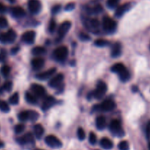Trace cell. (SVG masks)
I'll list each match as a JSON object with an SVG mask.
<instances>
[{"label": "cell", "mask_w": 150, "mask_h": 150, "mask_svg": "<svg viewBox=\"0 0 150 150\" xmlns=\"http://www.w3.org/2000/svg\"><path fill=\"white\" fill-rule=\"evenodd\" d=\"M125 70H126V67L122 63H116V64L112 66L111 69H110V70L113 73H118L119 75L121 74L122 72L124 71Z\"/></svg>", "instance_id": "cell-23"}, {"label": "cell", "mask_w": 150, "mask_h": 150, "mask_svg": "<svg viewBox=\"0 0 150 150\" xmlns=\"http://www.w3.org/2000/svg\"><path fill=\"white\" fill-rule=\"evenodd\" d=\"M28 112H29V120L35 122L39 117V114L37 111H33V110H29Z\"/></svg>", "instance_id": "cell-32"}, {"label": "cell", "mask_w": 150, "mask_h": 150, "mask_svg": "<svg viewBox=\"0 0 150 150\" xmlns=\"http://www.w3.org/2000/svg\"><path fill=\"white\" fill-rule=\"evenodd\" d=\"M116 107V103L112 100H105L103 101L100 105H97V108L99 110L104 111V112H108L114 110Z\"/></svg>", "instance_id": "cell-8"}, {"label": "cell", "mask_w": 150, "mask_h": 150, "mask_svg": "<svg viewBox=\"0 0 150 150\" xmlns=\"http://www.w3.org/2000/svg\"><path fill=\"white\" fill-rule=\"evenodd\" d=\"M102 26L104 30L107 33H113L116 31L117 23L111 18L105 16L102 19Z\"/></svg>", "instance_id": "cell-5"}, {"label": "cell", "mask_w": 150, "mask_h": 150, "mask_svg": "<svg viewBox=\"0 0 150 150\" xmlns=\"http://www.w3.org/2000/svg\"><path fill=\"white\" fill-rule=\"evenodd\" d=\"M60 10H61V5L60 4H56V5L53 6L51 12L53 15H55L58 13L60 11Z\"/></svg>", "instance_id": "cell-44"}, {"label": "cell", "mask_w": 150, "mask_h": 150, "mask_svg": "<svg viewBox=\"0 0 150 150\" xmlns=\"http://www.w3.org/2000/svg\"><path fill=\"white\" fill-rule=\"evenodd\" d=\"M148 147H149V149L150 150V142L149 143V144H148Z\"/></svg>", "instance_id": "cell-52"}, {"label": "cell", "mask_w": 150, "mask_h": 150, "mask_svg": "<svg viewBox=\"0 0 150 150\" xmlns=\"http://www.w3.org/2000/svg\"><path fill=\"white\" fill-rule=\"evenodd\" d=\"M35 32L34 31H27L21 35V40L26 44H32L35 42Z\"/></svg>", "instance_id": "cell-14"}, {"label": "cell", "mask_w": 150, "mask_h": 150, "mask_svg": "<svg viewBox=\"0 0 150 150\" xmlns=\"http://www.w3.org/2000/svg\"><path fill=\"white\" fill-rule=\"evenodd\" d=\"M119 0H107V6L110 9H113L118 5Z\"/></svg>", "instance_id": "cell-40"}, {"label": "cell", "mask_w": 150, "mask_h": 150, "mask_svg": "<svg viewBox=\"0 0 150 150\" xmlns=\"http://www.w3.org/2000/svg\"><path fill=\"white\" fill-rule=\"evenodd\" d=\"M24 98H25V100H26V101L28 103L32 104V105H34V104L37 103L36 97H35L34 95H32V93H30V92H25Z\"/></svg>", "instance_id": "cell-24"}, {"label": "cell", "mask_w": 150, "mask_h": 150, "mask_svg": "<svg viewBox=\"0 0 150 150\" xmlns=\"http://www.w3.org/2000/svg\"><path fill=\"white\" fill-rule=\"evenodd\" d=\"M131 7V4L130 3H124L122 5H120L119 7H117L116 12H115V16L117 18H120L126 13V11L130 9Z\"/></svg>", "instance_id": "cell-17"}, {"label": "cell", "mask_w": 150, "mask_h": 150, "mask_svg": "<svg viewBox=\"0 0 150 150\" xmlns=\"http://www.w3.org/2000/svg\"><path fill=\"white\" fill-rule=\"evenodd\" d=\"M35 150H41V149H35Z\"/></svg>", "instance_id": "cell-53"}, {"label": "cell", "mask_w": 150, "mask_h": 150, "mask_svg": "<svg viewBox=\"0 0 150 150\" xmlns=\"http://www.w3.org/2000/svg\"><path fill=\"white\" fill-rule=\"evenodd\" d=\"M56 71H57V69L56 67H52V68H50L49 70H47L46 71H44L42 73H38V74L35 76L37 79L41 81H44L46 80V79L51 78L54 74H55Z\"/></svg>", "instance_id": "cell-13"}, {"label": "cell", "mask_w": 150, "mask_h": 150, "mask_svg": "<svg viewBox=\"0 0 150 150\" xmlns=\"http://www.w3.org/2000/svg\"><path fill=\"white\" fill-rule=\"evenodd\" d=\"M88 141H89V143L91 145H95L97 142V138L96 136L94 133L91 132L89 134V138H88Z\"/></svg>", "instance_id": "cell-39"}, {"label": "cell", "mask_w": 150, "mask_h": 150, "mask_svg": "<svg viewBox=\"0 0 150 150\" xmlns=\"http://www.w3.org/2000/svg\"><path fill=\"white\" fill-rule=\"evenodd\" d=\"M88 26L91 29H98L99 27V21L96 18H91L88 21Z\"/></svg>", "instance_id": "cell-27"}, {"label": "cell", "mask_w": 150, "mask_h": 150, "mask_svg": "<svg viewBox=\"0 0 150 150\" xmlns=\"http://www.w3.org/2000/svg\"><path fill=\"white\" fill-rule=\"evenodd\" d=\"M10 3H14L16 1V0H8Z\"/></svg>", "instance_id": "cell-51"}, {"label": "cell", "mask_w": 150, "mask_h": 150, "mask_svg": "<svg viewBox=\"0 0 150 150\" xmlns=\"http://www.w3.org/2000/svg\"><path fill=\"white\" fill-rule=\"evenodd\" d=\"M109 44V42L107 40L104 39H97L94 41V45L97 47H104L107 46Z\"/></svg>", "instance_id": "cell-31"}, {"label": "cell", "mask_w": 150, "mask_h": 150, "mask_svg": "<svg viewBox=\"0 0 150 150\" xmlns=\"http://www.w3.org/2000/svg\"><path fill=\"white\" fill-rule=\"evenodd\" d=\"M99 144L101 148L106 150H110L113 147V143L108 138H102L100 140Z\"/></svg>", "instance_id": "cell-20"}, {"label": "cell", "mask_w": 150, "mask_h": 150, "mask_svg": "<svg viewBox=\"0 0 150 150\" xmlns=\"http://www.w3.org/2000/svg\"><path fill=\"white\" fill-rule=\"evenodd\" d=\"M45 143L49 147L53 148V149H59L62 147V145H63L60 139L53 135H49L45 138Z\"/></svg>", "instance_id": "cell-6"}, {"label": "cell", "mask_w": 150, "mask_h": 150, "mask_svg": "<svg viewBox=\"0 0 150 150\" xmlns=\"http://www.w3.org/2000/svg\"><path fill=\"white\" fill-rule=\"evenodd\" d=\"M7 11V7L4 4L0 2V14H3V13H6Z\"/></svg>", "instance_id": "cell-47"}, {"label": "cell", "mask_w": 150, "mask_h": 150, "mask_svg": "<svg viewBox=\"0 0 150 150\" xmlns=\"http://www.w3.org/2000/svg\"><path fill=\"white\" fill-rule=\"evenodd\" d=\"M110 131L112 134L117 137H122L124 136V131L122 128L121 122L118 120H113L110 124Z\"/></svg>", "instance_id": "cell-1"}, {"label": "cell", "mask_w": 150, "mask_h": 150, "mask_svg": "<svg viewBox=\"0 0 150 150\" xmlns=\"http://www.w3.org/2000/svg\"><path fill=\"white\" fill-rule=\"evenodd\" d=\"M10 13H11L12 16L16 18H20L24 17L26 15V12L20 6H16V7H13L10 9Z\"/></svg>", "instance_id": "cell-16"}, {"label": "cell", "mask_w": 150, "mask_h": 150, "mask_svg": "<svg viewBox=\"0 0 150 150\" xmlns=\"http://www.w3.org/2000/svg\"><path fill=\"white\" fill-rule=\"evenodd\" d=\"M107 90V86L104 82L100 81L98 82L96 85V88L95 90L92 92V97L96 98V100H100L104 96Z\"/></svg>", "instance_id": "cell-4"}, {"label": "cell", "mask_w": 150, "mask_h": 150, "mask_svg": "<svg viewBox=\"0 0 150 150\" xmlns=\"http://www.w3.org/2000/svg\"><path fill=\"white\" fill-rule=\"evenodd\" d=\"M25 129L24 125L23 124H18L15 126L14 127V131L16 134H21L24 132Z\"/></svg>", "instance_id": "cell-36"}, {"label": "cell", "mask_w": 150, "mask_h": 150, "mask_svg": "<svg viewBox=\"0 0 150 150\" xmlns=\"http://www.w3.org/2000/svg\"><path fill=\"white\" fill-rule=\"evenodd\" d=\"M8 25V21L6 19V18L3 16H0V29H4Z\"/></svg>", "instance_id": "cell-41"}, {"label": "cell", "mask_w": 150, "mask_h": 150, "mask_svg": "<svg viewBox=\"0 0 150 150\" xmlns=\"http://www.w3.org/2000/svg\"><path fill=\"white\" fill-rule=\"evenodd\" d=\"M7 59V51L5 49H1L0 51V62H4Z\"/></svg>", "instance_id": "cell-43"}, {"label": "cell", "mask_w": 150, "mask_h": 150, "mask_svg": "<svg viewBox=\"0 0 150 150\" xmlns=\"http://www.w3.org/2000/svg\"><path fill=\"white\" fill-rule=\"evenodd\" d=\"M75 7H76V4L74 2H69L65 7V10L66 11H71L75 8Z\"/></svg>", "instance_id": "cell-45"}, {"label": "cell", "mask_w": 150, "mask_h": 150, "mask_svg": "<svg viewBox=\"0 0 150 150\" xmlns=\"http://www.w3.org/2000/svg\"><path fill=\"white\" fill-rule=\"evenodd\" d=\"M71 27V23L69 21H66L63 22L60 26L58 27V30H57V34H58V38L57 40L63 39L65 37V35L67 34V32L70 30Z\"/></svg>", "instance_id": "cell-7"}, {"label": "cell", "mask_w": 150, "mask_h": 150, "mask_svg": "<svg viewBox=\"0 0 150 150\" xmlns=\"http://www.w3.org/2000/svg\"><path fill=\"white\" fill-rule=\"evenodd\" d=\"M102 10H103L102 6H101V4H96L95 7H94L92 9H91V13H96V14H98V13L102 12Z\"/></svg>", "instance_id": "cell-42"}, {"label": "cell", "mask_w": 150, "mask_h": 150, "mask_svg": "<svg viewBox=\"0 0 150 150\" xmlns=\"http://www.w3.org/2000/svg\"><path fill=\"white\" fill-rule=\"evenodd\" d=\"M10 73V67L8 65H3L1 67V73L4 78L8 77Z\"/></svg>", "instance_id": "cell-34"}, {"label": "cell", "mask_w": 150, "mask_h": 150, "mask_svg": "<svg viewBox=\"0 0 150 150\" xmlns=\"http://www.w3.org/2000/svg\"><path fill=\"white\" fill-rule=\"evenodd\" d=\"M18 118L21 122H25L29 120V112L28 111H24L18 114Z\"/></svg>", "instance_id": "cell-29"}, {"label": "cell", "mask_w": 150, "mask_h": 150, "mask_svg": "<svg viewBox=\"0 0 150 150\" xmlns=\"http://www.w3.org/2000/svg\"><path fill=\"white\" fill-rule=\"evenodd\" d=\"M69 55V49L65 45L57 47L53 52V57L57 61L63 62L66 59Z\"/></svg>", "instance_id": "cell-3"}, {"label": "cell", "mask_w": 150, "mask_h": 150, "mask_svg": "<svg viewBox=\"0 0 150 150\" xmlns=\"http://www.w3.org/2000/svg\"><path fill=\"white\" fill-rule=\"evenodd\" d=\"M46 49L42 46H36L32 49V55L36 56V57H39V56L43 55L45 54Z\"/></svg>", "instance_id": "cell-25"}, {"label": "cell", "mask_w": 150, "mask_h": 150, "mask_svg": "<svg viewBox=\"0 0 150 150\" xmlns=\"http://www.w3.org/2000/svg\"><path fill=\"white\" fill-rule=\"evenodd\" d=\"M44 64H45V61H44V59L41 58V57L34 58L31 61V65H32V69L35 70H41L44 66Z\"/></svg>", "instance_id": "cell-18"}, {"label": "cell", "mask_w": 150, "mask_h": 150, "mask_svg": "<svg viewBox=\"0 0 150 150\" xmlns=\"http://www.w3.org/2000/svg\"><path fill=\"white\" fill-rule=\"evenodd\" d=\"M119 79L122 82H126L130 79V73H129V70L126 69L124 71L122 72L121 74H119Z\"/></svg>", "instance_id": "cell-28"}, {"label": "cell", "mask_w": 150, "mask_h": 150, "mask_svg": "<svg viewBox=\"0 0 150 150\" xmlns=\"http://www.w3.org/2000/svg\"><path fill=\"white\" fill-rule=\"evenodd\" d=\"M4 146V143L1 141H0V148H2Z\"/></svg>", "instance_id": "cell-50"}, {"label": "cell", "mask_w": 150, "mask_h": 150, "mask_svg": "<svg viewBox=\"0 0 150 150\" xmlns=\"http://www.w3.org/2000/svg\"><path fill=\"white\" fill-rule=\"evenodd\" d=\"M44 133V127L41 124H37L34 126V135L36 139H41Z\"/></svg>", "instance_id": "cell-21"}, {"label": "cell", "mask_w": 150, "mask_h": 150, "mask_svg": "<svg viewBox=\"0 0 150 150\" xmlns=\"http://www.w3.org/2000/svg\"><path fill=\"white\" fill-rule=\"evenodd\" d=\"M79 39L82 41H88L90 40L89 35H87L86 33H84V32H81V33H79Z\"/></svg>", "instance_id": "cell-46"}, {"label": "cell", "mask_w": 150, "mask_h": 150, "mask_svg": "<svg viewBox=\"0 0 150 150\" xmlns=\"http://www.w3.org/2000/svg\"><path fill=\"white\" fill-rule=\"evenodd\" d=\"M121 54V45L120 42H115L111 48V57L117 58Z\"/></svg>", "instance_id": "cell-19"}, {"label": "cell", "mask_w": 150, "mask_h": 150, "mask_svg": "<svg viewBox=\"0 0 150 150\" xmlns=\"http://www.w3.org/2000/svg\"><path fill=\"white\" fill-rule=\"evenodd\" d=\"M76 134H77V137L79 140L83 141L85 139V133L82 127H79L76 131Z\"/></svg>", "instance_id": "cell-37"}, {"label": "cell", "mask_w": 150, "mask_h": 150, "mask_svg": "<svg viewBox=\"0 0 150 150\" xmlns=\"http://www.w3.org/2000/svg\"><path fill=\"white\" fill-rule=\"evenodd\" d=\"M56 100L55 98L52 96H47L44 98V101L42 103V105H41V108H42L43 111H47L49 108H51L53 105L55 104Z\"/></svg>", "instance_id": "cell-15"}, {"label": "cell", "mask_w": 150, "mask_h": 150, "mask_svg": "<svg viewBox=\"0 0 150 150\" xmlns=\"http://www.w3.org/2000/svg\"><path fill=\"white\" fill-rule=\"evenodd\" d=\"M106 126V119L103 116H99L96 119V127L98 130H102Z\"/></svg>", "instance_id": "cell-22"}, {"label": "cell", "mask_w": 150, "mask_h": 150, "mask_svg": "<svg viewBox=\"0 0 150 150\" xmlns=\"http://www.w3.org/2000/svg\"><path fill=\"white\" fill-rule=\"evenodd\" d=\"M9 102L11 105H16L19 102V95L18 92H15L9 98Z\"/></svg>", "instance_id": "cell-26"}, {"label": "cell", "mask_w": 150, "mask_h": 150, "mask_svg": "<svg viewBox=\"0 0 150 150\" xmlns=\"http://www.w3.org/2000/svg\"><path fill=\"white\" fill-rule=\"evenodd\" d=\"M0 111L4 113H8L10 111V106L7 102L0 100Z\"/></svg>", "instance_id": "cell-30"}, {"label": "cell", "mask_w": 150, "mask_h": 150, "mask_svg": "<svg viewBox=\"0 0 150 150\" xmlns=\"http://www.w3.org/2000/svg\"><path fill=\"white\" fill-rule=\"evenodd\" d=\"M56 29V22L54 19H51L48 26V30L50 33H53Z\"/></svg>", "instance_id": "cell-38"}, {"label": "cell", "mask_w": 150, "mask_h": 150, "mask_svg": "<svg viewBox=\"0 0 150 150\" xmlns=\"http://www.w3.org/2000/svg\"><path fill=\"white\" fill-rule=\"evenodd\" d=\"M64 80V76L62 73H58L52 76L49 81V86L51 88H57L60 86L63 81Z\"/></svg>", "instance_id": "cell-12"}, {"label": "cell", "mask_w": 150, "mask_h": 150, "mask_svg": "<svg viewBox=\"0 0 150 150\" xmlns=\"http://www.w3.org/2000/svg\"><path fill=\"white\" fill-rule=\"evenodd\" d=\"M27 5L29 12L32 14H38L41 10V3L39 0H29Z\"/></svg>", "instance_id": "cell-11"}, {"label": "cell", "mask_w": 150, "mask_h": 150, "mask_svg": "<svg viewBox=\"0 0 150 150\" xmlns=\"http://www.w3.org/2000/svg\"><path fill=\"white\" fill-rule=\"evenodd\" d=\"M19 51V47H14V48H12L11 51H10V52H11L12 54H13V55H14V54H17L18 51Z\"/></svg>", "instance_id": "cell-49"}, {"label": "cell", "mask_w": 150, "mask_h": 150, "mask_svg": "<svg viewBox=\"0 0 150 150\" xmlns=\"http://www.w3.org/2000/svg\"><path fill=\"white\" fill-rule=\"evenodd\" d=\"M146 133L148 138H150V121L146 125Z\"/></svg>", "instance_id": "cell-48"}, {"label": "cell", "mask_w": 150, "mask_h": 150, "mask_svg": "<svg viewBox=\"0 0 150 150\" xmlns=\"http://www.w3.org/2000/svg\"><path fill=\"white\" fill-rule=\"evenodd\" d=\"M118 148L119 150H129V143L126 141H122V142H119V144H118Z\"/></svg>", "instance_id": "cell-35"}, {"label": "cell", "mask_w": 150, "mask_h": 150, "mask_svg": "<svg viewBox=\"0 0 150 150\" xmlns=\"http://www.w3.org/2000/svg\"><path fill=\"white\" fill-rule=\"evenodd\" d=\"M16 142L20 145H27V144H34L35 141H34V136L31 133H27L24 136L18 138L16 139Z\"/></svg>", "instance_id": "cell-10"}, {"label": "cell", "mask_w": 150, "mask_h": 150, "mask_svg": "<svg viewBox=\"0 0 150 150\" xmlns=\"http://www.w3.org/2000/svg\"><path fill=\"white\" fill-rule=\"evenodd\" d=\"M30 89L33 95L38 98H44L46 96V91L42 85L38 84V83H32L31 85Z\"/></svg>", "instance_id": "cell-9"}, {"label": "cell", "mask_w": 150, "mask_h": 150, "mask_svg": "<svg viewBox=\"0 0 150 150\" xmlns=\"http://www.w3.org/2000/svg\"><path fill=\"white\" fill-rule=\"evenodd\" d=\"M13 89V83L12 81H5L4 83H3L2 86H1V89L5 92H10Z\"/></svg>", "instance_id": "cell-33"}, {"label": "cell", "mask_w": 150, "mask_h": 150, "mask_svg": "<svg viewBox=\"0 0 150 150\" xmlns=\"http://www.w3.org/2000/svg\"><path fill=\"white\" fill-rule=\"evenodd\" d=\"M16 32L13 29H9L7 32H0V42L3 44L13 43L16 39Z\"/></svg>", "instance_id": "cell-2"}]
</instances>
